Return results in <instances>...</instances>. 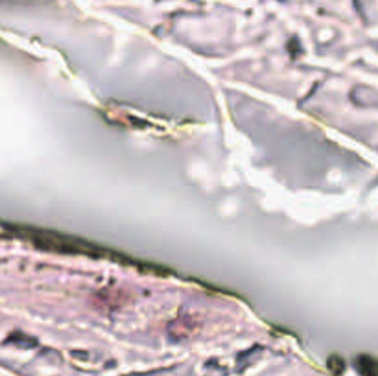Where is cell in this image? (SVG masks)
Returning <instances> with one entry per match:
<instances>
[{
	"instance_id": "cell-1",
	"label": "cell",
	"mask_w": 378,
	"mask_h": 376,
	"mask_svg": "<svg viewBox=\"0 0 378 376\" xmlns=\"http://www.w3.org/2000/svg\"><path fill=\"white\" fill-rule=\"evenodd\" d=\"M364 364L367 365V367H362L360 365V371L364 376H375V371H377V364H375V360H371L369 356H364Z\"/></svg>"
}]
</instances>
